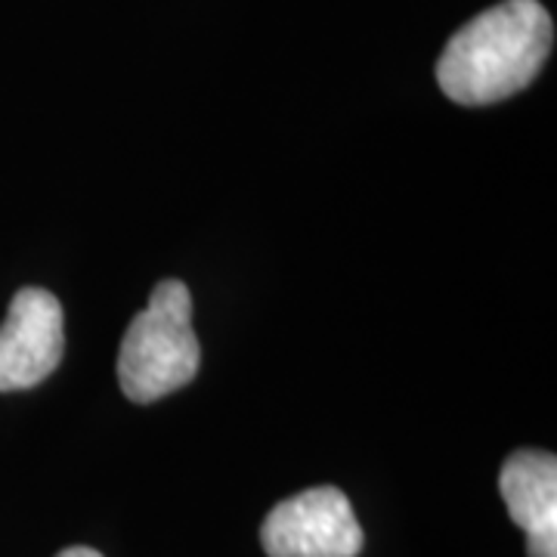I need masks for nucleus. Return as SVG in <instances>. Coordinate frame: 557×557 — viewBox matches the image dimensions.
I'll return each instance as SVG.
<instances>
[{
	"instance_id": "nucleus-1",
	"label": "nucleus",
	"mask_w": 557,
	"mask_h": 557,
	"mask_svg": "<svg viewBox=\"0 0 557 557\" xmlns=\"http://www.w3.org/2000/svg\"><path fill=\"white\" fill-rule=\"evenodd\" d=\"M555 44L539 0H505L449 38L437 62L440 90L458 106H493L530 87Z\"/></svg>"
},
{
	"instance_id": "nucleus-5",
	"label": "nucleus",
	"mask_w": 557,
	"mask_h": 557,
	"mask_svg": "<svg viewBox=\"0 0 557 557\" xmlns=\"http://www.w3.org/2000/svg\"><path fill=\"white\" fill-rule=\"evenodd\" d=\"M508 515L527 533V555L557 557V458L542 449H520L498 474Z\"/></svg>"
},
{
	"instance_id": "nucleus-4",
	"label": "nucleus",
	"mask_w": 557,
	"mask_h": 557,
	"mask_svg": "<svg viewBox=\"0 0 557 557\" xmlns=\"http://www.w3.org/2000/svg\"><path fill=\"white\" fill-rule=\"evenodd\" d=\"M65 354L62 304L44 288L13 295L0 325V394L28 391L57 372Z\"/></svg>"
},
{
	"instance_id": "nucleus-6",
	"label": "nucleus",
	"mask_w": 557,
	"mask_h": 557,
	"mask_svg": "<svg viewBox=\"0 0 557 557\" xmlns=\"http://www.w3.org/2000/svg\"><path fill=\"white\" fill-rule=\"evenodd\" d=\"M57 557H102L97 548H87V545H72V548H65V552H60Z\"/></svg>"
},
{
	"instance_id": "nucleus-3",
	"label": "nucleus",
	"mask_w": 557,
	"mask_h": 557,
	"mask_svg": "<svg viewBox=\"0 0 557 557\" xmlns=\"http://www.w3.org/2000/svg\"><path fill=\"white\" fill-rule=\"evenodd\" d=\"M260 545L267 557H357L366 536L338 486H313L267 515Z\"/></svg>"
},
{
	"instance_id": "nucleus-2",
	"label": "nucleus",
	"mask_w": 557,
	"mask_h": 557,
	"mask_svg": "<svg viewBox=\"0 0 557 557\" xmlns=\"http://www.w3.org/2000/svg\"><path fill=\"white\" fill-rule=\"evenodd\" d=\"M199 362L201 347L193 332V295L180 278H164L156 285L149 307L134 317L121 338V391L134 403H156L196 379Z\"/></svg>"
}]
</instances>
